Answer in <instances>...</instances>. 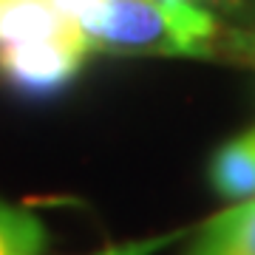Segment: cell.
<instances>
[{
  "label": "cell",
  "mask_w": 255,
  "mask_h": 255,
  "mask_svg": "<svg viewBox=\"0 0 255 255\" xmlns=\"http://www.w3.org/2000/svg\"><path fill=\"white\" fill-rule=\"evenodd\" d=\"M216 28V17L196 0H105L88 46L105 54L207 57Z\"/></svg>",
  "instance_id": "cell-1"
},
{
  "label": "cell",
  "mask_w": 255,
  "mask_h": 255,
  "mask_svg": "<svg viewBox=\"0 0 255 255\" xmlns=\"http://www.w3.org/2000/svg\"><path fill=\"white\" fill-rule=\"evenodd\" d=\"M88 54L85 37L0 43V77L26 97H54L77 80Z\"/></svg>",
  "instance_id": "cell-2"
},
{
  "label": "cell",
  "mask_w": 255,
  "mask_h": 255,
  "mask_svg": "<svg viewBox=\"0 0 255 255\" xmlns=\"http://www.w3.org/2000/svg\"><path fill=\"white\" fill-rule=\"evenodd\" d=\"M207 179L221 199H255V128L227 139L207 164Z\"/></svg>",
  "instance_id": "cell-3"
},
{
  "label": "cell",
  "mask_w": 255,
  "mask_h": 255,
  "mask_svg": "<svg viewBox=\"0 0 255 255\" xmlns=\"http://www.w3.org/2000/svg\"><path fill=\"white\" fill-rule=\"evenodd\" d=\"M187 255H255V199L204 221Z\"/></svg>",
  "instance_id": "cell-4"
},
{
  "label": "cell",
  "mask_w": 255,
  "mask_h": 255,
  "mask_svg": "<svg viewBox=\"0 0 255 255\" xmlns=\"http://www.w3.org/2000/svg\"><path fill=\"white\" fill-rule=\"evenodd\" d=\"M85 37L77 26L63 20L46 0H3L0 9V43L28 40H68Z\"/></svg>",
  "instance_id": "cell-5"
},
{
  "label": "cell",
  "mask_w": 255,
  "mask_h": 255,
  "mask_svg": "<svg viewBox=\"0 0 255 255\" xmlns=\"http://www.w3.org/2000/svg\"><path fill=\"white\" fill-rule=\"evenodd\" d=\"M46 227L31 210L0 199V255H40Z\"/></svg>",
  "instance_id": "cell-6"
},
{
  "label": "cell",
  "mask_w": 255,
  "mask_h": 255,
  "mask_svg": "<svg viewBox=\"0 0 255 255\" xmlns=\"http://www.w3.org/2000/svg\"><path fill=\"white\" fill-rule=\"evenodd\" d=\"M46 3L63 20H68L71 26L80 28L85 40H88V31L100 23L102 9H105V0H46Z\"/></svg>",
  "instance_id": "cell-7"
},
{
  "label": "cell",
  "mask_w": 255,
  "mask_h": 255,
  "mask_svg": "<svg viewBox=\"0 0 255 255\" xmlns=\"http://www.w3.org/2000/svg\"><path fill=\"white\" fill-rule=\"evenodd\" d=\"M184 236V230L179 233H167V236H153V238H142V241H128V244H117V247H108L97 255H153L164 247H170L173 241Z\"/></svg>",
  "instance_id": "cell-8"
},
{
  "label": "cell",
  "mask_w": 255,
  "mask_h": 255,
  "mask_svg": "<svg viewBox=\"0 0 255 255\" xmlns=\"http://www.w3.org/2000/svg\"><path fill=\"white\" fill-rule=\"evenodd\" d=\"M236 51H241V54L250 60V63L255 65V34H247V37H238V46Z\"/></svg>",
  "instance_id": "cell-9"
},
{
  "label": "cell",
  "mask_w": 255,
  "mask_h": 255,
  "mask_svg": "<svg viewBox=\"0 0 255 255\" xmlns=\"http://www.w3.org/2000/svg\"><path fill=\"white\" fill-rule=\"evenodd\" d=\"M164 3H176V0H164Z\"/></svg>",
  "instance_id": "cell-10"
},
{
  "label": "cell",
  "mask_w": 255,
  "mask_h": 255,
  "mask_svg": "<svg viewBox=\"0 0 255 255\" xmlns=\"http://www.w3.org/2000/svg\"><path fill=\"white\" fill-rule=\"evenodd\" d=\"M0 9H3V0H0Z\"/></svg>",
  "instance_id": "cell-11"
}]
</instances>
